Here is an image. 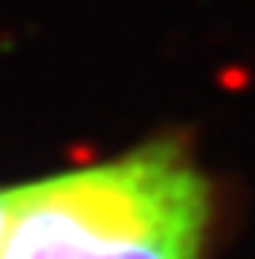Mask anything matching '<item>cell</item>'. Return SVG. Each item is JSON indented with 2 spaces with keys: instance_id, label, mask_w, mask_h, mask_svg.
I'll use <instances>...</instances> for the list:
<instances>
[{
  "instance_id": "1",
  "label": "cell",
  "mask_w": 255,
  "mask_h": 259,
  "mask_svg": "<svg viewBox=\"0 0 255 259\" xmlns=\"http://www.w3.org/2000/svg\"><path fill=\"white\" fill-rule=\"evenodd\" d=\"M225 194L191 134L16 183L0 259H214Z\"/></svg>"
},
{
  "instance_id": "2",
  "label": "cell",
  "mask_w": 255,
  "mask_h": 259,
  "mask_svg": "<svg viewBox=\"0 0 255 259\" xmlns=\"http://www.w3.org/2000/svg\"><path fill=\"white\" fill-rule=\"evenodd\" d=\"M12 202H16V183H0V233H4V225H8Z\"/></svg>"
}]
</instances>
